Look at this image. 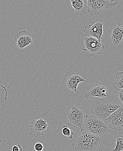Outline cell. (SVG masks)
<instances>
[{
    "instance_id": "13",
    "label": "cell",
    "mask_w": 123,
    "mask_h": 151,
    "mask_svg": "<svg viewBox=\"0 0 123 151\" xmlns=\"http://www.w3.org/2000/svg\"><path fill=\"white\" fill-rule=\"evenodd\" d=\"M14 42L17 47L23 49L30 45L33 44V41L30 33L28 32L22 30L14 35Z\"/></svg>"
},
{
    "instance_id": "15",
    "label": "cell",
    "mask_w": 123,
    "mask_h": 151,
    "mask_svg": "<svg viewBox=\"0 0 123 151\" xmlns=\"http://www.w3.org/2000/svg\"><path fill=\"white\" fill-rule=\"evenodd\" d=\"M113 86L114 89L116 90L123 89V71L116 73Z\"/></svg>"
},
{
    "instance_id": "4",
    "label": "cell",
    "mask_w": 123,
    "mask_h": 151,
    "mask_svg": "<svg viewBox=\"0 0 123 151\" xmlns=\"http://www.w3.org/2000/svg\"><path fill=\"white\" fill-rule=\"evenodd\" d=\"M86 115V114L83 111L78 107L72 106L70 111L67 114L68 124L79 131L83 132L84 130L83 125Z\"/></svg>"
},
{
    "instance_id": "18",
    "label": "cell",
    "mask_w": 123,
    "mask_h": 151,
    "mask_svg": "<svg viewBox=\"0 0 123 151\" xmlns=\"http://www.w3.org/2000/svg\"><path fill=\"white\" fill-rule=\"evenodd\" d=\"M62 133L64 136L68 137V139H72L73 137L74 133L71 129H69L66 125H64L62 129Z\"/></svg>"
},
{
    "instance_id": "12",
    "label": "cell",
    "mask_w": 123,
    "mask_h": 151,
    "mask_svg": "<svg viewBox=\"0 0 123 151\" xmlns=\"http://www.w3.org/2000/svg\"><path fill=\"white\" fill-rule=\"evenodd\" d=\"M109 37L108 42L111 46L120 45L123 41V28L119 24L114 25L109 30Z\"/></svg>"
},
{
    "instance_id": "22",
    "label": "cell",
    "mask_w": 123,
    "mask_h": 151,
    "mask_svg": "<svg viewBox=\"0 0 123 151\" xmlns=\"http://www.w3.org/2000/svg\"><path fill=\"white\" fill-rule=\"evenodd\" d=\"M109 1H111L114 2L115 0H109Z\"/></svg>"
},
{
    "instance_id": "11",
    "label": "cell",
    "mask_w": 123,
    "mask_h": 151,
    "mask_svg": "<svg viewBox=\"0 0 123 151\" xmlns=\"http://www.w3.org/2000/svg\"><path fill=\"white\" fill-rule=\"evenodd\" d=\"M107 88L104 86L94 84L91 85L84 93V97L93 100L106 97L108 96L106 93L107 91Z\"/></svg>"
},
{
    "instance_id": "1",
    "label": "cell",
    "mask_w": 123,
    "mask_h": 151,
    "mask_svg": "<svg viewBox=\"0 0 123 151\" xmlns=\"http://www.w3.org/2000/svg\"><path fill=\"white\" fill-rule=\"evenodd\" d=\"M122 106L117 98L113 95H108L93 100L90 111L93 115L102 119H106Z\"/></svg>"
},
{
    "instance_id": "19",
    "label": "cell",
    "mask_w": 123,
    "mask_h": 151,
    "mask_svg": "<svg viewBox=\"0 0 123 151\" xmlns=\"http://www.w3.org/2000/svg\"><path fill=\"white\" fill-rule=\"evenodd\" d=\"M116 97L122 106L123 107V89L118 90Z\"/></svg>"
},
{
    "instance_id": "8",
    "label": "cell",
    "mask_w": 123,
    "mask_h": 151,
    "mask_svg": "<svg viewBox=\"0 0 123 151\" xmlns=\"http://www.w3.org/2000/svg\"><path fill=\"white\" fill-rule=\"evenodd\" d=\"M84 40L83 50L89 52L91 56L101 54L104 48V45L96 38L85 37L84 38Z\"/></svg>"
},
{
    "instance_id": "17",
    "label": "cell",
    "mask_w": 123,
    "mask_h": 151,
    "mask_svg": "<svg viewBox=\"0 0 123 151\" xmlns=\"http://www.w3.org/2000/svg\"><path fill=\"white\" fill-rule=\"evenodd\" d=\"M8 93L5 86L0 84V104L4 102L8 98Z\"/></svg>"
},
{
    "instance_id": "5",
    "label": "cell",
    "mask_w": 123,
    "mask_h": 151,
    "mask_svg": "<svg viewBox=\"0 0 123 151\" xmlns=\"http://www.w3.org/2000/svg\"><path fill=\"white\" fill-rule=\"evenodd\" d=\"M87 10L91 16L99 14L108 9L116 7L117 4L116 1L109 0H87Z\"/></svg>"
},
{
    "instance_id": "14",
    "label": "cell",
    "mask_w": 123,
    "mask_h": 151,
    "mask_svg": "<svg viewBox=\"0 0 123 151\" xmlns=\"http://www.w3.org/2000/svg\"><path fill=\"white\" fill-rule=\"evenodd\" d=\"M71 6L75 13L79 16H83L88 12L86 0H70Z\"/></svg>"
},
{
    "instance_id": "9",
    "label": "cell",
    "mask_w": 123,
    "mask_h": 151,
    "mask_svg": "<svg viewBox=\"0 0 123 151\" xmlns=\"http://www.w3.org/2000/svg\"><path fill=\"white\" fill-rule=\"evenodd\" d=\"M103 24V20L101 19L96 22H92L91 24L85 27L84 32L88 37L96 38L101 41L104 36Z\"/></svg>"
},
{
    "instance_id": "16",
    "label": "cell",
    "mask_w": 123,
    "mask_h": 151,
    "mask_svg": "<svg viewBox=\"0 0 123 151\" xmlns=\"http://www.w3.org/2000/svg\"><path fill=\"white\" fill-rule=\"evenodd\" d=\"M116 146L113 151H123V135H119L116 138Z\"/></svg>"
},
{
    "instance_id": "7",
    "label": "cell",
    "mask_w": 123,
    "mask_h": 151,
    "mask_svg": "<svg viewBox=\"0 0 123 151\" xmlns=\"http://www.w3.org/2000/svg\"><path fill=\"white\" fill-rule=\"evenodd\" d=\"M103 120L111 129L121 131L123 126V106H121L108 117Z\"/></svg>"
},
{
    "instance_id": "21",
    "label": "cell",
    "mask_w": 123,
    "mask_h": 151,
    "mask_svg": "<svg viewBox=\"0 0 123 151\" xmlns=\"http://www.w3.org/2000/svg\"><path fill=\"white\" fill-rule=\"evenodd\" d=\"M12 151H23L22 148L20 144H14L12 149Z\"/></svg>"
},
{
    "instance_id": "3",
    "label": "cell",
    "mask_w": 123,
    "mask_h": 151,
    "mask_svg": "<svg viewBox=\"0 0 123 151\" xmlns=\"http://www.w3.org/2000/svg\"><path fill=\"white\" fill-rule=\"evenodd\" d=\"M101 137L83 131L72 143L75 151H95L101 142Z\"/></svg>"
},
{
    "instance_id": "20",
    "label": "cell",
    "mask_w": 123,
    "mask_h": 151,
    "mask_svg": "<svg viewBox=\"0 0 123 151\" xmlns=\"http://www.w3.org/2000/svg\"><path fill=\"white\" fill-rule=\"evenodd\" d=\"M34 150L35 151H42L44 150V146L41 142H37L35 145Z\"/></svg>"
},
{
    "instance_id": "6",
    "label": "cell",
    "mask_w": 123,
    "mask_h": 151,
    "mask_svg": "<svg viewBox=\"0 0 123 151\" xmlns=\"http://www.w3.org/2000/svg\"><path fill=\"white\" fill-rule=\"evenodd\" d=\"M85 81L86 80L80 75L72 70L67 72L63 77V83L65 86L66 91L72 90L77 93H79L77 90L78 84Z\"/></svg>"
},
{
    "instance_id": "10",
    "label": "cell",
    "mask_w": 123,
    "mask_h": 151,
    "mask_svg": "<svg viewBox=\"0 0 123 151\" xmlns=\"http://www.w3.org/2000/svg\"><path fill=\"white\" fill-rule=\"evenodd\" d=\"M48 125L47 121L43 120L42 118L32 120L31 122L29 134L33 137L42 136L46 132Z\"/></svg>"
},
{
    "instance_id": "2",
    "label": "cell",
    "mask_w": 123,
    "mask_h": 151,
    "mask_svg": "<svg viewBox=\"0 0 123 151\" xmlns=\"http://www.w3.org/2000/svg\"><path fill=\"white\" fill-rule=\"evenodd\" d=\"M83 127L87 132L100 137H105L112 130L102 119L93 114L86 115Z\"/></svg>"
},
{
    "instance_id": "23",
    "label": "cell",
    "mask_w": 123,
    "mask_h": 151,
    "mask_svg": "<svg viewBox=\"0 0 123 151\" xmlns=\"http://www.w3.org/2000/svg\"><path fill=\"white\" fill-rule=\"evenodd\" d=\"M1 139H0V143H1Z\"/></svg>"
}]
</instances>
